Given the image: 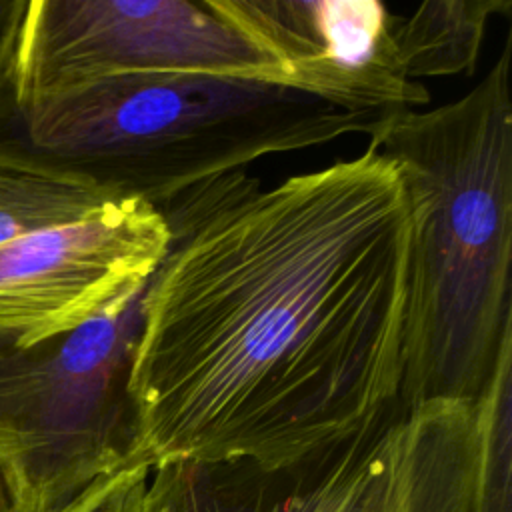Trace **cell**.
Listing matches in <instances>:
<instances>
[{
    "instance_id": "obj_1",
    "label": "cell",
    "mask_w": 512,
    "mask_h": 512,
    "mask_svg": "<svg viewBox=\"0 0 512 512\" xmlns=\"http://www.w3.org/2000/svg\"><path fill=\"white\" fill-rule=\"evenodd\" d=\"M410 234L400 170L368 148L172 240L130 374L138 462L282 464L392 404Z\"/></svg>"
},
{
    "instance_id": "obj_2",
    "label": "cell",
    "mask_w": 512,
    "mask_h": 512,
    "mask_svg": "<svg viewBox=\"0 0 512 512\" xmlns=\"http://www.w3.org/2000/svg\"><path fill=\"white\" fill-rule=\"evenodd\" d=\"M512 34L484 78L370 136L410 204L398 404L476 402L512 340Z\"/></svg>"
},
{
    "instance_id": "obj_3",
    "label": "cell",
    "mask_w": 512,
    "mask_h": 512,
    "mask_svg": "<svg viewBox=\"0 0 512 512\" xmlns=\"http://www.w3.org/2000/svg\"><path fill=\"white\" fill-rule=\"evenodd\" d=\"M8 140L92 188L154 208L278 152L374 126L312 96L228 76H124L14 108Z\"/></svg>"
},
{
    "instance_id": "obj_4",
    "label": "cell",
    "mask_w": 512,
    "mask_h": 512,
    "mask_svg": "<svg viewBox=\"0 0 512 512\" xmlns=\"http://www.w3.org/2000/svg\"><path fill=\"white\" fill-rule=\"evenodd\" d=\"M146 286L32 346L0 334V468L16 512H64L140 464L130 374Z\"/></svg>"
},
{
    "instance_id": "obj_5",
    "label": "cell",
    "mask_w": 512,
    "mask_h": 512,
    "mask_svg": "<svg viewBox=\"0 0 512 512\" xmlns=\"http://www.w3.org/2000/svg\"><path fill=\"white\" fill-rule=\"evenodd\" d=\"M208 74L268 84V62L208 0H28L14 108L108 78Z\"/></svg>"
},
{
    "instance_id": "obj_6",
    "label": "cell",
    "mask_w": 512,
    "mask_h": 512,
    "mask_svg": "<svg viewBox=\"0 0 512 512\" xmlns=\"http://www.w3.org/2000/svg\"><path fill=\"white\" fill-rule=\"evenodd\" d=\"M208 2L268 62V84L358 116L374 132L398 114L430 102V92L404 72L398 48L402 16L392 14L384 2Z\"/></svg>"
},
{
    "instance_id": "obj_7",
    "label": "cell",
    "mask_w": 512,
    "mask_h": 512,
    "mask_svg": "<svg viewBox=\"0 0 512 512\" xmlns=\"http://www.w3.org/2000/svg\"><path fill=\"white\" fill-rule=\"evenodd\" d=\"M172 244L162 214L114 198L78 222L0 246V334L32 346L150 282Z\"/></svg>"
},
{
    "instance_id": "obj_8",
    "label": "cell",
    "mask_w": 512,
    "mask_h": 512,
    "mask_svg": "<svg viewBox=\"0 0 512 512\" xmlns=\"http://www.w3.org/2000/svg\"><path fill=\"white\" fill-rule=\"evenodd\" d=\"M150 512H406L404 408L282 464L170 462L150 472Z\"/></svg>"
},
{
    "instance_id": "obj_9",
    "label": "cell",
    "mask_w": 512,
    "mask_h": 512,
    "mask_svg": "<svg viewBox=\"0 0 512 512\" xmlns=\"http://www.w3.org/2000/svg\"><path fill=\"white\" fill-rule=\"evenodd\" d=\"M406 512H512V342L476 402L404 408Z\"/></svg>"
},
{
    "instance_id": "obj_10",
    "label": "cell",
    "mask_w": 512,
    "mask_h": 512,
    "mask_svg": "<svg viewBox=\"0 0 512 512\" xmlns=\"http://www.w3.org/2000/svg\"><path fill=\"white\" fill-rule=\"evenodd\" d=\"M114 198L0 138V246L88 218Z\"/></svg>"
},
{
    "instance_id": "obj_11",
    "label": "cell",
    "mask_w": 512,
    "mask_h": 512,
    "mask_svg": "<svg viewBox=\"0 0 512 512\" xmlns=\"http://www.w3.org/2000/svg\"><path fill=\"white\" fill-rule=\"evenodd\" d=\"M510 0H430L400 18L398 48L410 80L472 74L488 24L510 14Z\"/></svg>"
},
{
    "instance_id": "obj_12",
    "label": "cell",
    "mask_w": 512,
    "mask_h": 512,
    "mask_svg": "<svg viewBox=\"0 0 512 512\" xmlns=\"http://www.w3.org/2000/svg\"><path fill=\"white\" fill-rule=\"evenodd\" d=\"M150 468L128 466L90 486L64 512H150L148 480Z\"/></svg>"
},
{
    "instance_id": "obj_13",
    "label": "cell",
    "mask_w": 512,
    "mask_h": 512,
    "mask_svg": "<svg viewBox=\"0 0 512 512\" xmlns=\"http://www.w3.org/2000/svg\"><path fill=\"white\" fill-rule=\"evenodd\" d=\"M26 0H0V92L8 86L18 24Z\"/></svg>"
},
{
    "instance_id": "obj_14",
    "label": "cell",
    "mask_w": 512,
    "mask_h": 512,
    "mask_svg": "<svg viewBox=\"0 0 512 512\" xmlns=\"http://www.w3.org/2000/svg\"><path fill=\"white\" fill-rule=\"evenodd\" d=\"M0 512H16V504L2 468H0Z\"/></svg>"
}]
</instances>
